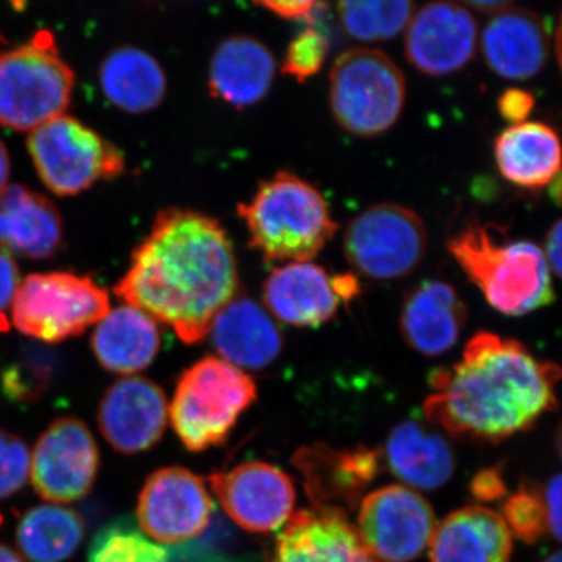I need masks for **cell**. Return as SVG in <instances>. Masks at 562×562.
<instances>
[{
    "mask_svg": "<svg viewBox=\"0 0 562 562\" xmlns=\"http://www.w3.org/2000/svg\"><path fill=\"white\" fill-rule=\"evenodd\" d=\"M3 522V517H2V514H0V525H2Z\"/></svg>",
    "mask_w": 562,
    "mask_h": 562,
    "instance_id": "cell-50",
    "label": "cell"
},
{
    "mask_svg": "<svg viewBox=\"0 0 562 562\" xmlns=\"http://www.w3.org/2000/svg\"><path fill=\"white\" fill-rule=\"evenodd\" d=\"M210 336L220 358L243 371L269 368L283 350L279 325L265 306L247 295H236L217 314Z\"/></svg>",
    "mask_w": 562,
    "mask_h": 562,
    "instance_id": "cell-20",
    "label": "cell"
},
{
    "mask_svg": "<svg viewBox=\"0 0 562 562\" xmlns=\"http://www.w3.org/2000/svg\"><path fill=\"white\" fill-rule=\"evenodd\" d=\"M543 255L550 268L562 279V220L554 222L553 227L547 233Z\"/></svg>",
    "mask_w": 562,
    "mask_h": 562,
    "instance_id": "cell-42",
    "label": "cell"
},
{
    "mask_svg": "<svg viewBox=\"0 0 562 562\" xmlns=\"http://www.w3.org/2000/svg\"><path fill=\"white\" fill-rule=\"evenodd\" d=\"M357 530L380 561L412 562L430 546L435 513L416 491L392 484L362 498Z\"/></svg>",
    "mask_w": 562,
    "mask_h": 562,
    "instance_id": "cell-13",
    "label": "cell"
},
{
    "mask_svg": "<svg viewBox=\"0 0 562 562\" xmlns=\"http://www.w3.org/2000/svg\"><path fill=\"white\" fill-rule=\"evenodd\" d=\"M210 484L224 512L246 531H276L292 516L294 483L268 462H244L231 471L213 472Z\"/></svg>",
    "mask_w": 562,
    "mask_h": 562,
    "instance_id": "cell-15",
    "label": "cell"
},
{
    "mask_svg": "<svg viewBox=\"0 0 562 562\" xmlns=\"http://www.w3.org/2000/svg\"><path fill=\"white\" fill-rule=\"evenodd\" d=\"M482 50L486 65L503 79H532L549 60V31L535 11L501 10L484 27Z\"/></svg>",
    "mask_w": 562,
    "mask_h": 562,
    "instance_id": "cell-22",
    "label": "cell"
},
{
    "mask_svg": "<svg viewBox=\"0 0 562 562\" xmlns=\"http://www.w3.org/2000/svg\"><path fill=\"white\" fill-rule=\"evenodd\" d=\"M406 80L390 55L351 49L339 55L330 72V109L339 127L358 138H375L401 120Z\"/></svg>",
    "mask_w": 562,
    "mask_h": 562,
    "instance_id": "cell-7",
    "label": "cell"
},
{
    "mask_svg": "<svg viewBox=\"0 0 562 562\" xmlns=\"http://www.w3.org/2000/svg\"><path fill=\"white\" fill-rule=\"evenodd\" d=\"M165 392L146 376H124L103 392L98 409L99 430L124 454L147 452L157 446L168 425Z\"/></svg>",
    "mask_w": 562,
    "mask_h": 562,
    "instance_id": "cell-17",
    "label": "cell"
},
{
    "mask_svg": "<svg viewBox=\"0 0 562 562\" xmlns=\"http://www.w3.org/2000/svg\"><path fill=\"white\" fill-rule=\"evenodd\" d=\"M238 214L249 246L266 262L312 261L336 233L327 199L288 171L261 181L250 202L239 203Z\"/></svg>",
    "mask_w": 562,
    "mask_h": 562,
    "instance_id": "cell-3",
    "label": "cell"
},
{
    "mask_svg": "<svg viewBox=\"0 0 562 562\" xmlns=\"http://www.w3.org/2000/svg\"><path fill=\"white\" fill-rule=\"evenodd\" d=\"M76 74L54 36L41 31L29 43L0 54V125L32 132L60 117L72 101Z\"/></svg>",
    "mask_w": 562,
    "mask_h": 562,
    "instance_id": "cell-6",
    "label": "cell"
},
{
    "mask_svg": "<svg viewBox=\"0 0 562 562\" xmlns=\"http://www.w3.org/2000/svg\"><path fill=\"white\" fill-rule=\"evenodd\" d=\"M213 512V498L201 476L184 468H162L144 483L136 519L151 541L181 543L202 535Z\"/></svg>",
    "mask_w": 562,
    "mask_h": 562,
    "instance_id": "cell-14",
    "label": "cell"
},
{
    "mask_svg": "<svg viewBox=\"0 0 562 562\" xmlns=\"http://www.w3.org/2000/svg\"><path fill=\"white\" fill-rule=\"evenodd\" d=\"M60 211L46 195L10 184L0 194V249L29 260H49L61 250Z\"/></svg>",
    "mask_w": 562,
    "mask_h": 562,
    "instance_id": "cell-23",
    "label": "cell"
},
{
    "mask_svg": "<svg viewBox=\"0 0 562 562\" xmlns=\"http://www.w3.org/2000/svg\"><path fill=\"white\" fill-rule=\"evenodd\" d=\"M328 54V38L319 29H303L288 46L284 55V76H290L299 83H303L319 74Z\"/></svg>",
    "mask_w": 562,
    "mask_h": 562,
    "instance_id": "cell-35",
    "label": "cell"
},
{
    "mask_svg": "<svg viewBox=\"0 0 562 562\" xmlns=\"http://www.w3.org/2000/svg\"><path fill=\"white\" fill-rule=\"evenodd\" d=\"M110 294L91 277L38 272L25 277L11 306L14 327L43 344L83 335L110 312Z\"/></svg>",
    "mask_w": 562,
    "mask_h": 562,
    "instance_id": "cell-8",
    "label": "cell"
},
{
    "mask_svg": "<svg viewBox=\"0 0 562 562\" xmlns=\"http://www.w3.org/2000/svg\"><path fill=\"white\" fill-rule=\"evenodd\" d=\"M27 147L41 181L60 198L79 195L125 169L120 147L66 114L32 131Z\"/></svg>",
    "mask_w": 562,
    "mask_h": 562,
    "instance_id": "cell-9",
    "label": "cell"
},
{
    "mask_svg": "<svg viewBox=\"0 0 562 562\" xmlns=\"http://www.w3.org/2000/svg\"><path fill=\"white\" fill-rule=\"evenodd\" d=\"M339 20L362 43L395 38L413 18V0H338Z\"/></svg>",
    "mask_w": 562,
    "mask_h": 562,
    "instance_id": "cell-32",
    "label": "cell"
},
{
    "mask_svg": "<svg viewBox=\"0 0 562 562\" xmlns=\"http://www.w3.org/2000/svg\"><path fill=\"white\" fill-rule=\"evenodd\" d=\"M562 369L522 342L480 331L452 368L431 373L424 413L450 435L501 442L528 430L558 405Z\"/></svg>",
    "mask_w": 562,
    "mask_h": 562,
    "instance_id": "cell-2",
    "label": "cell"
},
{
    "mask_svg": "<svg viewBox=\"0 0 562 562\" xmlns=\"http://www.w3.org/2000/svg\"><path fill=\"white\" fill-rule=\"evenodd\" d=\"M427 243V228L416 211L383 202L349 222L344 255L351 268L368 279L401 280L419 268Z\"/></svg>",
    "mask_w": 562,
    "mask_h": 562,
    "instance_id": "cell-10",
    "label": "cell"
},
{
    "mask_svg": "<svg viewBox=\"0 0 562 562\" xmlns=\"http://www.w3.org/2000/svg\"><path fill=\"white\" fill-rule=\"evenodd\" d=\"M87 562H171V552L162 543L151 541L132 517L125 516L95 532L88 547Z\"/></svg>",
    "mask_w": 562,
    "mask_h": 562,
    "instance_id": "cell-33",
    "label": "cell"
},
{
    "mask_svg": "<svg viewBox=\"0 0 562 562\" xmlns=\"http://www.w3.org/2000/svg\"><path fill=\"white\" fill-rule=\"evenodd\" d=\"M276 70V58L261 41L254 36H232L222 41L211 57V95L235 109H249L268 98Z\"/></svg>",
    "mask_w": 562,
    "mask_h": 562,
    "instance_id": "cell-24",
    "label": "cell"
},
{
    "mask_svg": "<svg viewBox=\"0 0 562 562\" xmlns=\"http://www.w3.org/2000/svg\"><path fill=\"white\" fill-rule=\"evenodd\" d=\"M447 249L498 313L525 316L554 302L550 266L535 243L501 241L487 225L469 224Z\"/></svg>",
    "mask_w": 562,
    "mask_h": 562,
    "instance_id": "cell-4",
    "label": "cell"
},
{
    "mask_svg": "<svg viewBox=\"0 0 562 562\" xmlns=\"http://www.w3.org/2000/svg\"><path fill=\"white\" fill-rule=\"evenodd\" d=\"M63 361L57 351L46 346L22 347L0 369V390L7 401L27 406L40 402L57 383Z\"/></svg>",
    "mask_w": 562,
    "mask_h": 562,
    "instance_id": "cell-31",
    "label": "cell"
},
{
    "mask_svg": "<svg viewBox=\"0 0 562 562\" xmlns=\"http://www.w3.org/2000/svg\"><path fill=\"white\" fill-rule=\"evenodd\" d=\"M546 506L547 531L562 542V473L552 476L541 490Z\"/></svg>",
    "mask_w": 562,
    "mask_h": 562,
    "instance_id": "cell-38",
    "label": "cell"
},
{
    "mask_svg": "<svg viewBox=\"0 0 562 562\" xmlns=\"http://www.w3.org/2000/svg\"><path fill=\"white\" fill-rule=\"evenodd\" d=\"M0 562H24V560L10 547L0 543Z\"/></svg>",
    "mask_w": 562,
    "mask_h": 562,
    "instance_id": "cell-46",
    "label": "cell"
},
{
    "mask_svg": "<svg viewBox=\"0 0 562 562\" xmlns=\"http://www.w3.org/2000/svg\"><path fill=\"white\" fill-rule=\"evenodd\" d=\"M99 465L101 453L88 425L77 417H60L52 422L33 449V490L44 501H80L94 486Z\"/></svg>",
    "mask_w": 562,
    "mask_h": 562,
    "instance_id": "cell-12",
    "label": "cell"
},
{
    "mask_svg": "<svg viewBox=\"0 0 562 562\" xmlns=\"http://www.w3.org/2000/svg\"><path fill=\"white\" fill-rule=\"evenodd\" d=\"M95 360L105 371L133 375L149 368L161 349V331L149 314L117 306L95 327L91 338Z\"/></svg>",
    "mask_w": 562,
    "mask_h": 562,
    "instance_id": "cell-27",
    "label": "cell"
},
{
    "mask_svg": "<svg viewBox=\"0 0 562 562\" xmlns=\"http://www.w3.org/2000/svg\"><path fill=\"white\" fill-rule=\"evenodd\" d=\"M114 292L169 325L184 344L201 342L239 292L231 236L220 221L199 211H161Z\"/></svg>",
    "mask_w": 562,
    "mask_h": 562,
    "instance_id": "cell-1",
    "label": "cell"
},
{
    "mask_svg": "<svg viewBox=\"0 0 562 562\" xmlns=\"http://www.w3.org/2000/svg\"><path fill=\"white\" fill-rule=\"evenodd\" d=\"M550 199L562 209V172L554 177L549 188Z\"/></svg>",
    "mask_w": 562,
    "mask_h": 562,
    "instance_id": "cell-45",
    "label": "cell"
},
{
    "mask_svg": "<svg viewBox=\"0 0 562 562\" xmlns=\"http://www.w3.org/2000/svg\"><path fill=\"white\" fill-rule=\"evenodd\" d=\"M384 452L390 471L417 490L442 487L457 465L452 446L441 432L414 420L402 422L391 431Z\"/></svg>",
    "mask_w": 562,
    "mask_h": 562,
    "instance_id": "cell-28",
    "label": "cell"
},
{
    "mask_svg": "<svg viewBox=\"0 0 562 562\" xmlns=\"http://www.w3.org/2000/svg\"><path fill=\"white\" fill-rule=\"evenodd\" d=\"M10 171L9 150H7L5 144L0 139V194L9 187Z\"/></svg>",
    "mask_w": 562,
    "mask_h": 562,
    "instance_id": "cell-43",
    "label": "cell"
},
{
    "mask_svg": "<svg viewBox=\"0 0 562 562\" xmlns=\"http://www.w3.org/2000/svg\"><path fill=\"white\" fill-rule=\"evenodd\" d=\"M32 453L13 432L0 430V501L20 492L31 476Z\"/></svg>",
    "mask_w": 562,
    "mask_h": 562,
    "instance_id": "cell-36",
    "label": "cell"
},
{
    "mask_svg": "<svg viewBox=\"0 0 562 562\" xmlns=\"http://www.w3.org/2000/svg\"><path fill=\"white\" fill-rule=\"evenodd\" d=\"M360 292L353 273H330L310 261L286 262L269 273L262 302L273 319L291 327L314 328L335 319Z\"/></svg>",
    "mask_w": 562,
    "mask_h": 562,
    "instance_id": "cell-11",
    "label": "cell"
},
{
    "mask_svg": "<svg viewBox=\"0 0 562 562\" xmlns=\"http://www.w3.org/2000/svg\"><path fill=\"white\" fill-rule=\"evenodd\" d=\"M498 172L509 183L538 190L562 169L560 135L543 122H520L505 128L494 143Z\"/></svg>",
    "mask_w": 562,
    "mask_h": 562,
    "instance_id": "cell-26",
    "label": "cell"
},
{
    "mask_svg": "<svg viewBox=\"0 0 562 562\" xmlns=\"http://www.w3.org/2000/svg\"><path fill=\"white\" fill-rule=\"evenodd\" d=\"M513 535L501 514L484 506L458 509L432 532L431 562H509Z\"/></svg>",
    "mask_w": 562,
    "mask_h": 562,
    "instance_id": "cell-25",
    "label": "cell"
},
{
    "mask_svg": "<svg viewBox=\"0 0 562 562\" xmlns=\"http://www.w3.org/2000/svg\"><path fill=\"white\" fill-rule=\"evenodd\" d=\"M554 50H557L558 65L562 72V14L560 24H558L557 38H554Z\"/></svg>",
    "mask_w": 562,
    "mask_h": 562,
    "instance_id": "cell-47",
    "label": "cell"
},
{
    "mask_svg": "<svg viewBox=\"0 0 562 562\" xmlns=\"http://www.w3.org/2000/svg\"><path fill=\"white\" fill-rule=\"evenodd\" d=\"M292 462L303 475L314 508L347 514L379 475L382 457L368 447L338 450L317 443L299 450Z\"/></svg>",
    "mask_w": 562,
    "mask_h": 562,
    "instance_id": "cell-18",
    "label": "cell"
},
{
    "mask_svg": "<svg viewBox=\"0 0 562 562\" xmlns=\"http://www.w3.org/2000/svg\"><path fill=\"white\" fill-rule=\"evenodd\" d=\"M476 43L475 18L452 0L428 2L406 25V58L425 76L446 77L465 68Z\"/></svg>",
    "mask_w": 562,
    "mask_h": 562,
    "instance_id": "cell-16",
    "label": "cell"
},
{
    "mask_svg": "<svg viewBox=\"0 0 562 562\" xmlns=\"http://www.w3.org/2000/svg\"><path fill=\"white\" fill-rule=\"evenodd\" d=\"M266 562H382L336 509H303L284 525Z\"/></svg>",
    "mask_w": 562,
    "mask_h": 562,
    "instance_id": "cell-19",
    "label": "cell"
},
{
    "mask_svg": "<svg viewBox=\"0 0 562 562\" xmlns=\"http://www.w3.org/2000/svg\"><path fill=\"white\" fill-rule=\"evenodd\" d=\"M20 269L5 251L0 250V333L10 330L9 312L20 290Z\"/></svg>",
    "mask_w": 562,
    "mask_h": 562,
    "instance_id": "cell-37",
    "label": "cell"
},
{
    "mask_svg": "<svg viewBox=\"0 0 562 562\" xmlns=\"http://www.w3.org/2000/svg\"><path fill=\"white\" fill-rule=\"evenodd\" d=\"M503 520L508 525L513 538L535 543L547 532L546 506L541 490L524 484L503 505Z\"/></svg>",
    "mask_w": 562,
    "mask_h": 562,
    "instance_id": "cell-34",
    "label": "cell"
},
{
    "mask_svg": "<svg viewBox=\"0 0 562 562\" xmlns=\"http://www.w3.org/2000/svg\"><path fill=\"white\" fill-rule=\"evenodd\" d=\"M257 395L249 373L220 357L202 358L177 383L169 408L173 430L190 452L222 446Z\"/></svg>",
    "mask_w": 562,
    "mask_h": 562,
    "instance_id": "cell-5",
    "label": "cell"
},
{
    "mask_svg": "<svg viewBox=\"0 0 562 562\" xmlns=\"http://www.w3.org/2000/svg\"><path fill=\"white\" fill-rule=\"evenodd\" d=\"M542 562H562V550L560 552H554L549 554Z\"/></svg>",
    "mask_w": 562,
    "mask_h": 562,
    "instance_id": "cell-49",
    "label": "cell"
},
{
    "mask_svg": "<svg viewBox=\"0 0 562 562\" xmlns=\"http://www.w3.org/2000/svg\"><path fill=\"white\" fill-rule=\"evenodd\" d=\"M557 450H558V454H560L561 460H562V420L560 424V428H558V431H557Z\"/></svg>",
    "mask_w": 562,
    "mask_h": 562,
    "instance_id": "cell-48",
    "label": "cell"
},
{
    "mask_svg": "<svg viewBox=\"0 0 562 562\" xmlns=\"http://www.w3.org/2000/svg\"><path fill=\"white\" fill-rule=\"evenodd\" d=\"M99 83L106 101L131 114L158 109L168 92V79L157 58L133 46L117 47L103 58Z\"/></svg>",
    "mask_w": 562,
    "mask_h": 562,
    "instance_id": "cell-29",
    "label": "cell"
},
{
    "mask_svg": "<svg viewBox=\"0 0 562 562\" xmlns=\"http://www.w3.org/2000/svg\"><path fill=\"white\" fill-rule=\"evenodd\" d=\"M468 308L452 284L420 281L405 295L401 312L403 341L425 357H441L460 339Z\"/></svg>",
    "mask_w": 562,
    "mask_h": 562,
    "instance_id": "cell-21",
    "label": "cell"
},
{
    "mask_svg": "<svg viewBox=\"0 0 562 562\" xmlns=\"http://www.w3.org/2000/svg\"><path fill=\"white\" fill-rule=\"evenodd\" d=\"M254 2L279 16L295 20V18L306 16L319 0H254Z\"/></svg>",
    "mask_w": 562,
    "mask_h": 562,
    "instance_id": "cell-41",
    "label": "cell"
},
{
    "mask_svg": "<svg viewBox=\"0 0 562 562\" xmlns=\"http://www.w3.org/2000/svg\"><path fill=\"white\" fill-rule=\"evenodd\" d=\"M471 492L479 502H495L505 497L506 483L501 468L484 469L476 473L471 482Z\"/></svg>",
    "mask_w": 562,
    "mask_h": 562,
    "instance_id": "cell-40",
    "label": "cell"
},
{
    "mask_svg": "<svg viewBox=\"0 0 562 562\" xmlns=\"http://www.w3.org/2000/svg\"><path fill=\"white\" fill-rule=\"evenodd\" d=\"M532 109H535V98L531 92L520 88L506 90L498 99V111L503 120L512 122V125L527 121Z\"/></svg>",
    "mask_w": 562,
    "mask_h": 562,
    "instance_id": "cell-39",
    "label": "cell"
},
{
    "mask_svg": "<svg viewBox=\"0 0 562 562\" xmlns=\"http://www.w3.org/2000/svg\"><path fill=\"white\" fill-rule=\"evenodd\" d=\"M469 5L475 7L479 10H498L505 9L512 0H462Z\"/></svg>",
    "mask_w": 562,
    "mask_h": 562,
    "instance_id": "cell-44",
    "label": "cell"
},
{
    "mask_svg": "<svg viewBox=\"0 0 562 562\" xmlns=\"http://www.w3.org/2000/svg\"><path fill=\"white\" fill-rule=\"evenodd\" d=\"M87 527L76 509L46 503L21 517L16 543L29 562L68 561L83 543Z\"/></svg>",
    "mask_w": 562,
    "mask_h": 562,
    "instance_id": "cell-30",
    "label": "cell"
}]
</instances>
